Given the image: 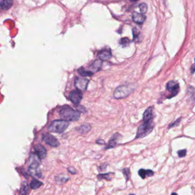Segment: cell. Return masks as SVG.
Instances as JSON below:
<instances>
[{"label": "cell", "mask_w": 195, "mask_h": 195, "mask_svg": "<svg viewBox=\"0 0 195 195\" xmlns=\"http://www.w3.org/2000/svg\"><path fill=\"white\" fill-rule=\"evenodd\" d=\"M59 115L62 119L68 122L76 121L80 118V112L78 110H75L67 105H63L60 108Z\"/></svg>", "instance_id": "obj_1"}, {"label": "cell", "mask_w": 195, "mask_h": 195, "mask_svg": "<svg viewBox=\"0 0 195 195\" xmlns=\"http://www.w3.org/2000/svg\"><path fill=\"white\" fill-rule=\"evenodd\" d=\"M135 86L132 84L123 85L117 87L113 92V97L116 99H122L128 97L135 90Z\"/></svg>", "instance_id": "obj_2"}, {"label": "cell", "mask_w": 195, "mask_h": 195, "mask_svg": "<svg viewBox=\"0 0 195 195\" xmlns=\"http://www.w3.org/2000/svg\"><path fill=\"white\" fill-rule=\"evenodd\" d=\"M69 123L64 120H56L53 121L48 127V130L53 133H61L68 127Z\"/></svg>", "instance_id": "obj_3"}, {"label": "cell", "mask_w": 195, "mask_h": 195, "mask_svg": "<svg viewBox=\"0 0 195 195\" xmlns=\"http://www.w3.org/2000/svg\"><path fill=\"white\" fill-rule=\"evenodd\" d=\"M154 128V124L153 121L148 122H143V124L139 127L136 139L143 138L149 135Z\"/></svg>", "instance_id": "obj_4"}, {"label": "cell", "mask_w": 195, "mask_h": 195, "mask_svg": "<svg viewBox=\"0 0 195 195\" xmlns=\"http://www.w3.org/2000/svg\"><path fill=\"white\" fill-rule=\"evenodd\" d=\"M166 89L169 92V95L167 96V98L170 99L176 96L179 93L180 86L178 83L174 81H170L168 82L166 85Z\"/></svg>", "instance_id": "obj_5"}, {"label": "cell", "mask_w": 195, "mask_h": 195, "mask_svg": "<svg viewBox=\"0 0 195 195\" xmlns=\"http://www.w3.org/2000/svg\"><path fill=\"white\" fill-rule=\"evenodd\" d=\"M42 139L47 145L52 147H58L60 145V142L58 140L49 133H44L43 135Z\"/></svg>", "instance_id": "obj_6"}, {"label": "cell", "mask_w": 195, "mask_h": 195, "mask_svg": "<svg viewBox=\"0 0 195 195\" xmlns=\"http://www.w3.org/2000/svg\"><path fill=\"white\" fill-rule=\"evenodd\" d=\"M82 91L80 90H74L70 92L69 95V98L70 101L75 105H78L83 98Z\"/></svg>", "instance_id": "obj_7"}, {"label": "cell", "mask_w": 195, "mask_h": 195, "mask_svg": "<svg viewBox=\"0 0 195 195\" xmlns=\"http://www.w3.org/2000/svg\"><path fill=\"white\" fill-rule=\"evenodd\" d=\"M89 84V80L84 77H76L74 85L77 89L81 91H85Z\"/></svg>", "instance_id": "obj_8"}, {"label": "cell", "mask_w": 195, "mask_h": 195, "mask_svg": "<svg viewBox=\"0 0 195 195\" xmlns=\"http://www.w3.org/2000/svg\"><path fill=\"white\" fill-rule=\"evenodd\" d=\"M122 138V136L119 133H114L110 137L108 141V143L105 147L106 149H111L115 148L118 144L119 141L121 140Z\"/></svg>", "instance_id": "obj_9"}, {"label": "cell", "mask_w": 195, "mask_h": 195, "mask_svg": "<svg viewBox=\"0 0 195 195\" xmlns=\"http://www.w3.org/2000/svg\"><path fill=\"white\" fill-rule=\"evenodd\" d=\"M41 159L36 154L32 153L31 154L29 159V167H39L41 164Z\"/></svg>", "instance_id": "obj_10"}, {"label": "cell", "mask_w": 195, "mask_h": 195, "mask_svg": "<svg viewBox=\"0 0 195 195\" xmlns=\"http://www.w3.org/2000/svg\"><path fill=\"white\" fill-rule=\"evenodd\" d=\"M34 152L41 160L45 159L47 155L46 149L41 144H37L34 146Z\"/></svg>", "instance_id": "obj_11"}, {"label": "cell", "mask_w": 195, "mask_h": 195, "mask_svg": "<svg viewBox=\"0 0 195 195\" xmlns=\"http://www.w3.org/2000/svg\"><path fill=\"white\" fill-rule=\"evenodd\" d=\"M153 108L152 107H148L145 110L143 114L142 121L143 122H148L153 121Z\"/></svg>", "instance_id": "obj_12"}, {"label": "cell", "mask_w": 195, "mask_h": 195, "mask_svg": "<svg viewBox=\"0 0 195 195\" xmlns=\"http://www.w3.org/2000/svg\"><path fill=\"white\" fill-rule=\"evenodd\" d=\"M98 56L101 60H108L112 57V52L109 49H104L99 52Z\"/></svg>", "instance_id": "obj_13"}, {"label": "cell", "mask_w": 195, "mask_h": 195, "mask_svg": "<svg viewBox=\"0 0 195 195\" xmlns=\"http://www.w3.org/2000/svg\"><path fill=\"white\" fill-rule=\"evenodd\" d=\"M146 17L144 14L137 12H133L132 14V19L133 21L137 23L141 24L145 20Z\"/></svg>", "instance_id": "obj_14"}, {"label": "cell", "mask_w": 195, "mask_h": 195, "mask_svg": "<svg viewBox=\"0 0 195 195\" xmlns=\"http://www.w3.org/2000/svg\"><path fill=\"white\" fill-rule=\"evenodd\" d=\"M28 174L34 177H37V178H40L42 176V174L39 169V167H28Z\"/></svg>", "instance_id": "obj_15"}, {"label": "cell", "mask_w": 195, "mask_h": 195, "mask_svg": "<svg viewBox=\"0 0 195 195\" xmlns=\"http://www.w3.org/2000/svg\"><path fill=\"white\" fill-rule=\"evenodd\" d=\"M102 60H101V59L100 60H96L95 61H93L92 63V64L90 66V70L92 71L93 73L95 72H97L98 71H99L102 66Z\"/></svg>", "instance_id": "obj_16"}, {"label": "cell", "mask_w": 195, "mask_h": 195, "mask_svg": "<svg viewBox=\"0 0 195 195\" xmlns=\"http://www.w3.org/2000/svg\"><path fill=\"white\" fill-rule=\"evenodd\" d=\"M69 179V177L64 174H60L55 177V181L58 184H64Z\"/></svg>", "instance_id": "obj_17"}, {"label": "cell", "mask_w": 195, "mask_h": 195, "mask_svg": "<svg viewBox=\"0 0 195 195\" xmlns=\"http://www.w3.org/2000/svg\"><path fill=\"white\" fill-rule=\"evenodd\" d=\"M13 4V0H1V8L2 10L8 11L12 6Z\"/></svg>", "instance_id": "obj_18"}, {"label": "cell", "mask_w": 195, "mask_h": 195, "mask_svg": "<svg viewBox=\"0 0 195 195\" xmlns=\"http://www.w3.org/2000/svg\"><path fill=\"white\" fill-rule=\"evenodd\" d=\"M139 175L141 177L142 179H145L147 177H151L153 174L154 172L152 170L150 169H140L138 172Z\"/></svg>", "instance_id": "obj_19"}, {"label": "cell", "mask_w": 195, "mask_h": 195, "mask_svg": "<svg viewBox=\"0 0 195 195\" xmlns=\"http://www.w3.org/2000/svg\"><path fill=\"white\" fill-rule=\"evenodd\" d=\"M76 130L81 134H86L91 130V126L89 124H84L76 128Z\"/></svg>", "instance_id": "obj_20"}, {"label": "cell", "mask_w": 195, "mask_h": 195, "mask_svg": "<svg viewBox=\"0 0 195 195\" xmlns=\"http://www.w3.org/2000/svg\"><path fill=\"white\" fill-rule=\"evenodd\" d=\"M187 95L188 99L193 102L195 101V89L194 87L189 86L187 89Z\"/></svg>", "instance_id": "obj_21"}, {"label": "cell", "mask_w": 195, "mask_h": 195, "mask_svg": "<svg viewBox=\"0 0 195 195\" xmlns=\"http://www.w3.org/2000/svg\"><path fill=\"white\" fill-rule=\"evenodd\" d=\"M77 71L78 73L83 77H90L93 75V73L92 71L86 70L84 68H80Z\"/></svg>", "instance_id": "obj_22"}, {"label": "cell", "mask_w": 195, "mask_h": 195, "mask_svg": "<svg viewBox=\"0 0 195 195\" xmlns=\"http://www.w3.org/2000/svg\"><path fill=\"white\" fill-rule=\"evenodd\" d=\"M43 184L42 182L38 181V180L36 179H33L31 181V184H30V186H31V188L32 189H38Z\"/></svg>", "instance_id": "obj_23"}, {"label": "cell", "mask_w": 195, "mask_h": 195, "mask_svg": "<svg viewBox=\"0 0 195 195\" xmlns=\"http://www.w3.org/2000/svg\"><path fill=\"white\" fill-rule=\"evenodd\" d=\"M114 174L113 173H108V174H100L98 176V180H102V179H105L107 180H111V178L112 176L111 175Z\"/></svg>", "instance_id": "obj_24"}, {"label": "cell", "mask_w": 195, "mask_h": 195, "mask_svg": "<svg viewBox=\"0 0 195 195\" xmlns=\"http://www.w3.org/2000/svg\"><path fill=\"white\" fill-rule=\"evenodd\" d=\"M122 174H124L125 179L128 181L130 177V168H124L122 169Z\"/></svg>", "instance_id": "obj_25"}, {"label": "cell", "mask_w": 195, "mask_h": 195, "mask_svg": "<svg viewBox=\"0 0 195 195\" xmlns=\"http://www.w3.org/2000/svg\"><path fill=\"white\" fill-rule=\"evenodd\" d=\"M29 193V189L28 187L26 184L24 183L23 184V185L22 186L20 191V194L22 195H27Z\"/></svg>", "instance_id": "obj_26"}, {"label": "cell", "mask_w": 195, "mask_h": 195, "mask_svg": "<svg viewBox=\"0 0 195 195\" xmlns=\"http://www.w3.org/2000/svg\"><path fill=\"white\" fill-rule=\"evenodd\" d=\"M181 121V117H180V118L178 119L177 120L174 121L172 123H171V124L168 125V129H171V128H174V127H175L179 125V124L180 123Z\"/></svg>", "instance_id": "obj_27"}, {"label": "cell", "mask_w": 195, "mask_h": 195, "mask_svg": "<svg viewBox=\"0 0 195 195\" xmlns=\"http://www.w3.org/2000/svg\"><path fill=\"white\" fill-rule=\"evenodd\" d=\"M139 9L142 13H145L148 9L147 5L145 3H141L139 5Z\"/></svg>", "instance_id": "obj_28"}, {"label": "cell", "mask_w": 195, "mask_h": 195, "mask_svg": "<svg viewBox=\"0 0 195 195\" xmlns=\"http://www.w3.org/2000/svg\"><path fill=\"white\" fill-rule=\"evenodd\" d=\"M130 43V39H128V38H122V39L121 40V41H120V43H121L122 46H126L129 45Z\"/></svg>", "instance_id": "obj_29"}, {"label": "cell", "mask_w": 195, "mask_h": 195, "mask_svg": "<svg viewBox=\"0 0 195 195\" xmlns=\"http://www.w3.org/2000/svg\"><path fill=\"white\" fill-rule=\"evenodd\" d=\"M133 32L134 40H136L137 38H139L140 33L137 29H134L133 31Z\"/></svg>", "instance_id": "obj_30"}, {"label": "cell", "mask_w": 195, "mask_h": 195, "mask_svg": "<svg viewBox=\"0 0 195 195\" xmlns=\"http://www.w3.org/2000/svg\"><path fill=\"white\" fill-rule=\"evenodd\" d=\"M177 154L179 157H184L186 156V150L184 149H182V150H180L177 152Z\"/></svg>", "instance_id": "obj_31"}, {"label": "cell", "mask_w": 195, "mask_h": 195, "mask_svg": "<svg viewBox=\"0 0 195 195\" xmlns=\"http://www.w3.org/2000/svg\"><path fill=\"white\" fill-rule=\"evenodd\" d=\"M78 108V110L80 112V113H85L87 112V110L83 106H78L77 107Z\"/></svg>", "instance_id": "obj_32"}, {"label": "cell", "mask_w": 195, "mask_h": 195, "mask_svg": "<svg viewBox=\"0 0 195 195\" xmlns=\"http://www.w3.org/2000/svg\"><path fill=\"white\" fill-rule=\"evenodd\" d=\"M68 170L69 171V173L73 174H77V171H76V169L73 167H69L68 168Z\"/></svg>", "instance_id": "obj_33"}, {"label": "cell", "mask_w": 195, "mask_h": 195, "mask_svg": "<svg viewBox=\"0 0 195 195\" xmlns=\"http://www.w3.org/2000/svg\"><path fill=\"white\" fill-rule=\"evenodd\" d=\"M96 142L98 144H105V141H104L103 140H102V139H98L96 141Z\"/></svg>", "instance_id": "obj_34"}, {"label": "cell", "mask_w": 195, "mask_h": 195, "mask_svg": "<svg viewBox=\"0 0 195 195\" xmlns=\"http://www.w3.org/2000/svg\"><path fill=\"white\" fill-rule=\"evenodd\" d=\"M191 73L192 74H194L195 73V65H193L191 67Z\"/></svg>", "instance_id": "obj_35"}, {"label": "cell", "mask_w": 195, "mask_h": 195, "mask_svg": "<svg viewBox=\"0 0 195 195\" xmlns=\"http://www.w3.org/2000/svg\"><path fill=\"white\" fill-rule=\"evenodd\" d=\"M130 1H137L138 0H130Z\"/></svg>", "instance_id": "obj_36"}, {"label": "cell", "mask_w": 195, "mask_h": 195, "mask_svg": "<svg viewBox=\"0 0 195 195\" xmlns=\"http://www.w3.org/2000/svg\"></svg>", "instance_id": "obj_37"}]
</instances>
